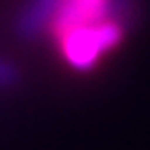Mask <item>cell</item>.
Segmentation results:
<instances>
[{
  "instance_id": "1",
  "label": "cell",
  "mask_w": 150,
  "mask_h": 150,
  "mask_svg": "<svg viewBox=\"0 0 150 150\" xmlns=\"http://www.w3.org/2000/svg\"><path fill=\"white\" fill-rule=\"evenodd\" d=\"M18 32L24 38L46 32L66 66L92 72L126 40V10L120 0H32Z\"/></svg>"
},
{
  "instance_id": "2",
  "label": "cell",
  "mask_w": 150,
  "mask_h": 150,
  "mask_svg": "<svg viewBox=\"0 0 150 150\" xmlns=\"http://www.w3.org/2000/svg\"><path fill=\"white\" fill-rule=\"evenodd\" d=\"M18 80V72L16 68L8 64V62H2L0 60V86H10Z\"/></svg>"
}]
</instances>
